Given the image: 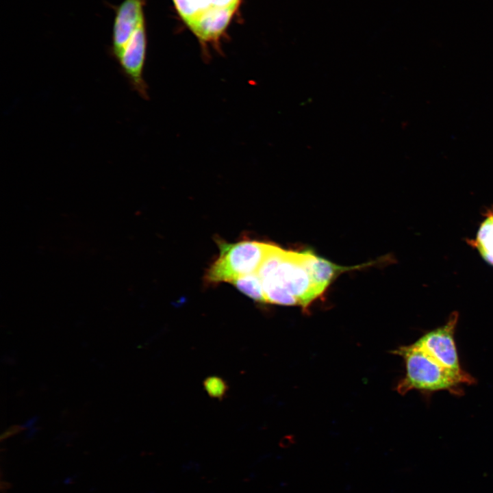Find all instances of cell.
Masks as SVG:
<instances>
[{"label": "cell", "instance_id": "obj_11", "mask_svg": "<svg viewBox=\"0 0 493 493\" xmlns=\"http://www.w3.org/2000/svg\"><path fill=\"white\" fill-rule=\"evenodd\" d=\"M231 283L254 301L266 303L262 284L257 273L240 277Z\"/></svg>", "mask_w": 493, "mask_h": 493}, {"label": "cell", "instance_id": "obj_10", "mask_svg": "<svg viewBox=\"0 0 493 493\" xmlns=\"http://www.w3.org/2000/svg\"><path fill=\"white\" fill-rule=\"evenodd\" d=\"M468 242L487 263L493 266V209L487 210L475 238Z\"/></svg>", "mask_w": 493, "mask_h": 493}, {"label": "cell", "instance_id": "obj_6", "mask_svg": "<svg viewBox=\"0 0 493 493\" xmlns=\"http://www.w3.org/2000/svg\"><path fill=\"white\" fill-rule=\"evenodd\" d=\"M144 0H124L118 5L113 6L115 16L110 55L115 60L120 55L140 21L144 18Z\"/></svg>", "mask_w": 493, "mask_h": 493}, {"label": "cell", "instance_id": "obj_3", "mask_svg": "<svg viewBox=\"0 0 493 493\" xmlns=\"http://www.w3.org/2000/svg\"><path fill=\"white\" fill-rule=\"evenodd\" d=\"M216 242L219 255L205 275L209 284L231 283L240 277L257 273L271 246L255 240L228 243L218 239Z\"/></svg>", "mask_w": 493, "mask_h": 493}, {"label": "cell", "instance_id": "obj_9", "mask_svg": "<svg viewBox=\"0 0 493 493\" xmlns=\"http://www.w3.org/2000/svg\"><path fill=\"white\" fill-rule=\"evenodd\" d=\"M179 15L188 23L203 12L214 8H237L240 0H173Z\"/></svg>", "mask_w": 493, "mask_h": 493}, {"label": "cell", "instance_id": "obj_4", "mask_svg": "<svg viewBox=\"0 0 493 493\" xmlns=\"http://www.w3.org/2000/svg\"><path fill=\"white\" fill-rule=\"evenodd\" d=\"M458 318V312H452L444 325L428 331L414 344L446 369L467 375L460 365L455 340Z\"/></svg>", "mask_w": 493, "mask_h": 493}, {"label": "cell", "instance_id": "obj_7", "mask_svg": "<svg viewBox=\"0 0 493 493\" xmlns=\"http://www.w3.org/2000/svg\"><path fill=\"white\" fill-rule=\"evenodd\" d=\"M236 7L214 8L199 14L187 24L202 42L216 41L225 31Z\"/></svg>", "mask_w": 493, "mask_h": 493}, {"label": "cell", "instance_id": "obj_8", "mask_svg": "<svg viewBox=\"0 0 493 493\" xmlns=\"http://www.w3.org/2000/svg\"><path fill=\"white\" fill-rule=\"evenodd\" d=\"M307 262L313 280L323 294L340 273L361 266L342 267L316 255L312 251H308Z\"/></svg>", "mask_w": 493, "mask_h": 493}, {"label": "cell", "instance_id": "obj_2", "mask_svg": "<svg viewBox=\"0 0 493 493\" xmlns=\"http://www.w3.org/2000/svg\"><path fill=\"white\" fill-rule=\"evenodd\" d=\"M394 353L401 356L405 364V375L396 386V390L401 394L418 390L425 392L446 390L460 395L462 394V384L471 385L476 382L470 374L460 375L443 367L414 344L400 346Z\"/></svg>", "mask_w": 493, "mask_h": 493}, {"label": "cell", "instance_id": "obj_12", "mask_svg": "<svg viewBox=\"0 0 493 493\" xmlns=\"http://www.w3.org/2000/svg\"><path fill=\"white\" fill-rule=\"evenodd\" d=\"M203 386L207 394L214 398L223 397L227 390L225 381L216 376L207 377L203 382Z\"/></svg>", "mask_w": 493, "mask_h": 493}, {"label": "cell", "instance_id": "obj_5", "mask_svg": "<svg viewBox=\"0 0 493 493\" xmlns=\"http://www.w3.org/2000/svg\"><path fill=\"white\" fill-rule=\"evenodd\" d=\"M147 45V33L144 18L140 21L116 60L132 90L144 99H149L148 86L143 76Z\"/></svg>", "mask_w": 493, "mask_h": 493}, {"label": "cell", "instance_id": "obj_1", "mask_svg": "<svg viewBox=\"0 0 493 493\" xmlns=\"http://www.w3.org/2000/svg\"><path fill=\"white\" fill-rule=\"evenodd\" d=\"M307 257L308 250L287 251L271 244L257 272L266 303L307 308L323 294L313 280Z\"/></svg>", "mask_w": 493, "mask_h": 493}, {"label": "cell", "instance_id": "obj_13", "mask_svg": "<svg viewBox=\"0 0 493 493\" xmlns=\"http://www.w3.org/2000/svg\"><path fill=\"white\" fill-rule=\"evenodd\" d=\"M20 429L18 427H16V428L12 427L10 429L5 432L1 436V440L8 438L9 436L12 435L14 433H17Z\"/></svg>", "mask_w": 493, "mask_h": 493}]
</instances>
